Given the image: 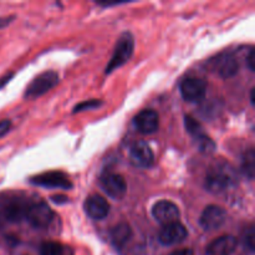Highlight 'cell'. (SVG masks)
<instances>
[{
  "label": "cell",
  "instance_id": "15",
  "mask_svg": "<svg viewBox=\"0 0 255 255\" xmlns=\"http://www.w3.org/2000/svg\"><path fill=\"white\" fill-rule=\"evenodd\" d=\"M237 246H238V241L236 237H219L207 247V255H232L236 252Z\"/></svg>",
  "mask_w": 255,
  "mask_h": 255
},
{
  "label": "cell",
  "instance_id": "29",
  "mask_svg": "<svg viewBox=\"0 0 255 255\" xmlns=\"http://www.w3.org/2000/svg\"><path fill=\"white\" fill-rule=\"evenodd\" d=\"M51 199L55 202V203H57V204H62V203H66V202H67V198H66V197H64V196L52 197Z\"/></svg>",
  "mask_w": 255,
  "mask_h": 255
},
{
  "label": "cell",
  "instance_id": "13",
  "mask_svg": "<svg viewBox=\"0 0 255 255\" xmlns=\"http://www.w3.org/2000/svg\"><path fill=\"white\" fill-rule=\"evenodd\" d=\"M85 212L90 218L95 221H101L109 216L110 204L104 197L99 194H91L85 202Z\"/></svg>",
  "mask_w": 255,
  "mask_h": 255
},
{
  "label": "cell",
  "instance_id": "9",
  "mask_svg": "<svg viewBox=\"0 0 255 255\" xmlns=\"http://www.w3.org/2000/svg\"><path fill=\"white\" fill-rule=\"evenodd\" d=\"M181 95L186 101L197 102L201 101L207 92V84L198 77H187L182 81Z\"/></svg>",
  "mask_w": 255,
  "mask_h": 255
},
{
  "label": "cell",
  "instance_id": "17",
  "mask_svg": "<svg viewBox=\"0 0 255 255\" xmlns=\"http://www.w3.org/2000/svg\"><path fill=\"white\" fill-rule=\"evenodd\" d=\"M239 70V62L232 55H224L219 61L217 62V71H218L219 76L223 79H231L234 75L238 72Z\"/></svg>",
  "mask_w": 255,
  "mask_h": 255
},
{
  "label": "cell",
  "instance_id": "7",
  "mask_svg": "<svg viewBox=\"0 0 255 255\" xmlns=\"http://www.w3.org/2000/svg\"><path fill=\"white\" fill-rule=\"evenodd\" d=\"M227 221V213L222 207L219 206H208L202 212V216L199 218V224L204 231H217L221 228Z\"/></svg>",
  "mask_w": 255,
  "mask_h": 255
},
{
  "label": "cell",
  "instance_id": "14",
  "mask_svg": "<svg viewBox=\"0 0 255 255\" xmlns=\"http://www.w3.org/2000/svg\"><path fill=\"white\" fill-rule=\"evenodd\" d=\"M134 126L141 133L151 134L158 129L159 117L153 110H143L134 117Z\"/></svg>",
  "mask_w": 255,
  "mask_h": 255
},
{
  "label": "cell",
  "instance_id": "8",
  "mask_svg": "<svg viewBox=\"0 0 255 255\" xmlns=\"http://www.w3.org/2000/svg\"><path fill=\"white\" fill-rule=\"evenodd\" d=\"M100 186L111 198L122 199L126 194L127 184L124 177L117 173H107L100 178Z\"/></svg>",
  "mask_w": 255,
  "mask_h": 255
},
{
  "label": "cell",
  "instance_id": "23",
  "mask_svg": "<svg viewBox=\"0 0 255 255\" xmlns=\"http://www.w3.org/2000/svg\"><path fill=\"white\" fill-rule=\"evenodd\" d=\"M254 228L253 226H251L248 229H246V233L243 236V243L249 252H254Z\"/></svg>",
  "mask_w": 255,
  "mask_h": 255
},
{
  "label": "cell",
  "instance_id": "10",
  "mask_svg": "<svg viewBox=\"0 0 255 255\" xmlns=\"http://www.w3.org/2000/svg\"><path fill=\"white\" fill-rule=\"evenodd\" d=\"M129 161L134 167L138 168H148L153 164L154 154L148 143L138 141L132 144L129 149Z\"/></svg>",
  "mask_w": 255,
  "mask_h": 255
},
{
  "label": "cell",
  "instance_id": "18",
  "mask_svg": "<svg viewBox=\"0 0 255 255\" xmlns=\"http://www.w3.org/2000/svg\"><path fill=\"white\" fill-rule=\"evenodd\" d=\"M242 173L249 179L253 181L254 174H255V151L253 148L248 149L244 153L243 159H242Z\"/></svg>",
  "mask_w": 255,
  "mask_h": 255
},
{
  "label": "cell",
  "instance_id": "27",
  "mask_svg": "<svg viewBox=\"0 0 255 255\" xmlns=\"http://www.w3.org/2000/svg\"><path fill=\"white\" fill-rule=\"evenodd\" d=\"M12 72H10V74H7V75H5V76H2L1 79H0V89H2V87L5 86V85L7 84V82L10 81V79H11L12 77Z\"/></svg>",
  "mask_w": 255,
  "mask_h": 255
},
{
  "label": "cell",
  "instance_id": "20",
  "mask_svg": "<svg viewBox=\"0 0 255 255\" xmlns=\"http://www.w3.org/2000/svg\"><path fill=\"white\" fill-rule=\"evenodd\" d=\"M184 126H186V129L188 131V133L191 134V136H193L194 139L201 137L202 134H204L201 124H199L196 119L189 116V115H187V116L184 117Z\"/></svg>",
  "mask_w": 255,
  "mask_h": 255
},
{
  "label": "cell",
  "instance_id": "25",
  "mask_svg": "<svg viewBox=\"0 0 255 255\" xmlns=\"http://www.w3.org/2000/svg\"><path fill=\"white\" fill-rule=\"evenodd\" d=\"M247 65H248L249 70L254 71L255 65H254V50L251 49L248 52V57H247Z\"/></svg>",
  "mask_w": 255,
  "mask_h": 255
},
{
  "label": "cell",
  "instance_id": "11",
  "mask_svg": "<svg viewBox=\"0 0 255 255\" xmlns=\"http://www.w3.org/2000/svg\"><path fill=\"white\" fill-rule=\"evenodd\" d=\"M188 237V231L186 227L179 222L163 226L161 232L158 233L159 243L163 246H174V244L182 243Z\"/></svg>",
  "mask_w": 255,
  "mask_h": 255
},
{
  "label": "cell",
  "instance_id": "2",
  "mask_svg": "<svg viewBox=\"0 0 255 255\" xmlns=\"http://www.w3.org/2000/svg\"><path fill=\"white\" fill-rule=\"evenodd\" d=\"M134 49V39L131 32H124L117 41L114 55L105 69V74H111L115 70L124 66L131 59Z\"/></svg>",
  "mask_w": 255,
  "mask_h": 255
},
{
  "label": "cell",
  "instance_id": "6",
  "mask_svg": "<svg viewBox=\"0 0 255 255\" xmlns=\"http://www.w3.org/2000/svg\"><path fill=\"white\" fill-rule=\"evenodd\" d=\"M30 183L35 184V186L51 189H70L72 187V183L70 182L69 177H67L64 172L59 171H50L41 174H37V176H34L30 179Z\"/></svg>",
  "mask_w": 255,
  "mask_h": 255
},
{
  "label": "cell",
  "instance_id": "5",
  "mask_svg": "<svg viewBox=\"0 0 255 255\" xmlns=\"http://www.w3.org/2000/svg\"><path fill=\"white\" fill-rule=\"evenodd\" d=\"M25 219L34 228L44 229L47 228L51 224V222L54 221V213H52L51 208L46 203L37 202V203L30 204Z\"/></svg>",
  "mask_w": 255,
  "mask_h": 255
},
{
  "label": "cell",
  "instance_id": "3",
  "mask_svg": "<svg viewBox=\"0 0 255 255\" xmlns=\"http://www.w3.org/2000/svg\"><path fill=\"white\" fill-rule=\"evenodd\" d=\"M57 82H59V75L55 71L50 70V71L41 72L27 85L24 92V99H37V97L42 96L47 91H50L55 85H57Z\"/></svg>",
  "mask_w": 255,
  "mask_h": 255
},
{
  "label": "cell",
  "instance_id": "16",
  "mask_svg": "<svg viewBox=\"0 0 255 255\" xmlns=\"http://www.w3.org/2000/svg\"><path fill=\"white\" fill-rule=\"evenodd\" d=\"M133 237L131 227L127 223H120L111 231L112 246L117 249H122L129 243Z\"/></svg>",
  "mask_w": 255,
  "mask_h": 255
},
{
  "label": "cell",
  "instance_id": "26",
  "mask_svg": "<svg viewBox=\"0 0 255 255\" xmlns=\"http://www.w3.org/2000/svg\"><path fill=\"white\" fill-rule=\"evenodd\" d=\"M171 255H194V253L192 249L186 248V249H179V251L173 252Z\"/></svg>",
  "mask_w": 255,
  "mask_h": 255
},
{
  "label": "cell",
  "instance_id": "4",
  "mask_svg": "<svg viewBox=\"0 0 255 255\" xmlns=\"http://www.w3.org/2000/svg\"><path fill=\"white\" fill-rule=\"evenodd\" d=\"M30 202L22 197H12L7 198L4 203L0 206V216L2 221L9 223H19L25 219L26 212L30 207Z\"/></svg>",
  "mask_w": 255,
  "mask_h": 255
},
{
  "label": "cell",
  "instance_id": "19",
  "mask_svg": "<svg viewBox=\"0 0 255 255\" xmlns=\"http://www.w3.org/2000/svg\"><path fill=\"white\" fill-rule=\"evenodd\" d=\"M66 248L57 242H44L40 246V254L41 255H65Z\"/></svg>",
  "mask_w": 255,
  "mask_h": 255
},
{
  "label": "cell",
  "instance_id": "12",
  "mask_svg": "<svg viewBox=\"0 0 255 255\" xmlns=\"http://www.w3.org/2000/svg\"><path fill=\"white\" fill-rule=\"evenodd\" d=\"M154 219L162 226L178 222L179 218V209L174 203L169 201H159L157 202L152 209Z\"/></svg>",
  "mask_w": 255,
  "mask_h": 255
},
{
  "label": "cell",
  "instance_id": "28",
  "mask_svg": "<svg viewBox=\"0 0 255 255\" xmlns=\"http://www.w3.org/2000/svg\"><path fill=\"white\" fill-rule=\"evenodd\" d=\"M12 19H14V16H9V17H0V29H2V27L7 26V25H9L10 22L12 21Z\"/></svg>",
  "mask_w": 255,
  "mask_h": 255
},
{
  "label": "cell",
  "instance_id": "24",
  "mask_svg": "<svg viewBox=\"0 0 255 255\" xmlns=\"http://www.w3.org/2000/svg\"><path fill=\"white\" fill-rule=\"evenodd\" d=\"M10 127H11V122L9 120H2V121H0V138L4 137L10 131Z\"/></svg>",
  "mask_w": 255,
  "mask_h": 255
},
{
  "label": "cell",
  "instance_id": "22",
  "mask_svg": "<svg viewBox=\"0 0 255 255\" xmlns=\"http://www.w3.org/2000/svg\"><path fill=\"white\" fill-rule=\"evenodd\" d=\"M102 105V102L100 100H87V101L81 102V104L76 105L74 107V114H77V112L86 111V110H95L97 107H100Z\"/></svg>",
  "mask_w": 255,
  "mask_h": 255
},
{
  "label": "cell",
  "instance_id": "30",
  "mask_svg": "<svg viewBox=\"0 0 255 255\" xmlns=\"http://www.w3.org/2000/svg\"><path fill=\"white\" fill-rule=\"evenodd\" d=\"M251 102L252 105H254V89L251 90Z\"/></svg>",
  "mask_w": 255,
  "mask_h": 255
},
{
  "label": "cell",
  "instance_id": "1",
  "mask_svg": "<svg viewBox=\"0 0 255 255\" xmlns=\"http://www.w3.org/2000/svg\"><path fill=\"white\" fill-rule=\"evenodd\" d=\"M238 182L239 177L236 168L229 162L221 159L209 167L204 186L211 193L218 194L236 187Z\"/></svg>",
  "mask_w": 255,
  "mask_h": 255
},
{
  "label": "cell",
  "instance_id": "21",
  "mask_svg": "<svg viewBox=\"0 0 255 255\" xmlns=\"http://www.w3.org/2000/svg\"><path fill=\"white\" fill-rule=\"evenodd\" d=\"M196 143L202 153L211 154L216 151V143H214V142L212 141L211 137H208L207 134H202L201 137L196 138Z\"/></svg>",
  "mask_w": 255,
  "mask_h": 255
}]
</instances>
